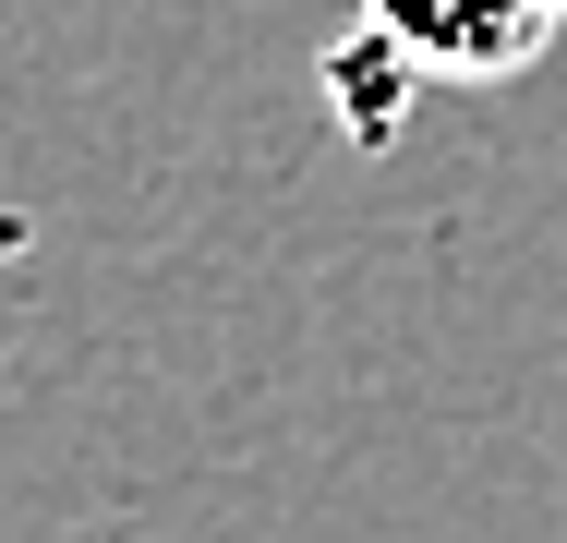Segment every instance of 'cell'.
I'll return each instance as SVG.
<instances>
[{
    "instance_id": "6da1fadb",
    "label": "cell",
    "mask_w": 567,
    "mask_h": 543,
    "mask_svg": "<svg viewBox=\"0 0 567 543\" xmlns=\"http://www.w3.org/2000/svg\"><path fill=\"white\" fill-rule=\"evenodd\" d=\"M374 37L411 49L423 73L495 85V73L544 61V49L567 37V0H374Z\"/></svg>"
}]
</instances>
